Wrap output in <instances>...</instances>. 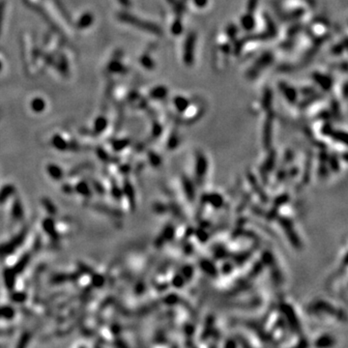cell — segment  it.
<instances>
[{
  "instance_id": "6da1fadb",
  "label": "cell",
  "mask_w": 348,
  "mask_h": 348,
  "mask_svg": "<svg viewBox=\"0 0 348 348\" xmlns=\"http://www.w3.org/2000/svg\"><path fill=\"white\" fill-rule=\"evenodd\" d=\"M32 107L36 111H42L45 107V103L42 99H35L32 102Z\"/></svg>"
},
{
  "instance_id": "7a4b0ae2",
  "label": "cell",
  "mask_w": 348,
  "mask_h": 348,
  "mask_svg": "<svg viewBox=\"0 0 348 348\" xmlns=\"http://www.w3.org/2000/svg\"><path fill=\"white\" fill-rule=\"evenodd\" d=\"M0 69H1V62H0Z\"/></svg>"
}]
</instances>
